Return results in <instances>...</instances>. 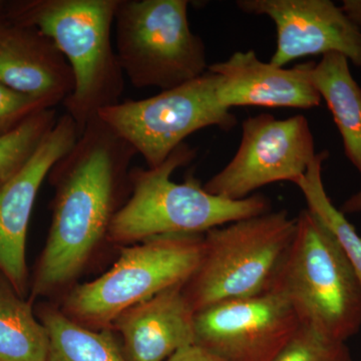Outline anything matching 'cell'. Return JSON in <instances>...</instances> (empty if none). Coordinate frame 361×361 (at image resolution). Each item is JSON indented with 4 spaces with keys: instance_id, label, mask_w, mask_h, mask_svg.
Listing matches in <instances>:
<instances>
[{
    "instance_id": "6da1fadb",
    "label": "cell",
    "mask_w": 361,
    "mask_h": 361,
    "mask_svg": "<svg viewBox=\"0 0 361 361\" xmlns=\"http://www.w3.org/2000/svg\"><path fill=\"white\" fill-rule=\"evenodd\" d=\"M134 147L97 118L51 168L56 189L52 220L33 283V295H49L71 283L97 246L108 238L123 192L130 186Z\"/></svg>"
},
{
    "instance_id": "52a82bcc",
    "label": "cell",
    "mask_w": 361,
    "mask_h": 361,
    "mask_svg": "<svg viewBox=\"0 0 361 361\" xmlns=\"http://www.w3.org/2000/svg\"><path fill=\"white\" fill-rule=\"evenodd\" d=\"M187 0H120L116 52L137 89H174L208 71L206 47L192 32Z\"/></svg>"
},
{
    "instance_id": "603a6c76",
    "label": "cell",
    "mask_w": 361,
    "mask_h": 361,
    "mask_svg": "<svg viewBox=\"0 0 361 361\" xmlns=\"http://www.w3.org/2000/svg\"><path fill=\"white\" fill-rule=\"evenodd\" d=\"M165 361H225L198 343L179 349Z\"/></svg>"
},
{
    "instance_id": "5bb4252c",
    "label": "cell",
    "mask_w": 361,
    "mask_h": 361,
    "mask_svg": "<svg viewBox=\"0 0 361 361\" xmlns=\"http://www.w3.org/2000/svg\"><path fill=\"white\" fill-rule=\"evenodd\" d=\"M0 82L54 109L73 94L70 63L51 37L35 26L0 27Z\"/></svg>"
},
{
    "instance_id": "277c9868",
    "label": "cell",
    "mask_w": 361,
    "mask_h": 361,
    "mask_svg": "<svg viewBox=\"0 0 361 361\" xmlns=\"http://www.w3.org/2000/svg\"><path fill=\"white\" fill-rule=\"evenodd\" d=\"M296 218L271 292L283 297L301 324L346 342L361 329L360 282L334 233L307 209Z\"/></svg>"
},
{
    "instance_id": "7c38bea8",
    "label": "cell",
    "mask_w": 361,
    "mask_h": 361,
    "mask_svg": "<svg viewBox=\"0 0 361 361\" xmlns=\"http://www.w3.org/2000/svg\"><path fill=\"white\" fill-rule=\"evenodd\" d=\"M78 135L68 114L59 116L30 160L0 185V273L20 296L26 287V236L35 199L54 164L73 148Z\"/></svg>"
},
{
    "instance_id": "d4e9b609",
    "label": "cell",
    "mask_w": 361,
    "mask_h": 361,
    "mask_svg": "<svg viewBox=\"0 0 361 361\" xmlns=\"http://www.w3.org/2000/svg\"><path fill=\"white\" fill-rule=\"evenodd\" d=\"M339 210H341L344 215L361 212V188L355 194L349 197L348 200L342 204Z\"/></svg>"
},
{
    "instance_id": "2e32d148",
    "label": "cell",
    "mask_w": 361,
    "mask_h": 361,
    "mask_svg": "<svg viewBox=\"0 0 361 361\" xmlns=\"http://www.w3.org/2000/svg\"><path fill=\"white\" fill-rule=\"evenodd\" d=\"M342 137L344 153L361 175V87L341 54H325L311 73Z\"/></svg>"
},
{
    "instance_id": "e0dca14e",
    "label": "cell",
    "mask_w": 361,
    "mask_h": 361,
    "mask_svg": "<svg viewBox=\"0 0 361 361\" xmlns=\"http://www.w3.org/2000/svg\"><path fill=\"white\" fill-rule=\"evenodd\" d=\"M49 334L32 306L0 279V361H47Z\"/></svg>"
},
{
    "instance_id": "9a60e30c",
    "label": "cell",
    "mask_w": 361,
    "mask_h": 361,
    "mask_svg": "<svg viewBox=\"0 0 361 361\" xmlns=\"http://www.w3.org/2000/svg\"><path fill=\"white\" fill-rule=\"evenodd\" d=\"M195 315L178 285L126 310L111 327L122 336L128 361H165L196 343Z\"/></svg>"
},
{
    "instance_id": "7a4b0ae2",
    "label": "cell",
    "mask_w": 361,
    "mask_h": 361,
    "mask_svg": "<svg viewBox=\"0 0 361 361\" xmlns=\"http://www.w3.org/2000/svg\"><path fill=\"white\" fill-rule=\"evenodd\" d=\"M196 154L183 142L161 165L133 168L129 197L111 221L106 239L127 246L156 237L205 234L271 211L263 195L230 200L209 193L192 175L184 183L174 182L173 173L191 163Z\"/></svg>"
},
{
    "instance_id": "9c48e42d",
    "label": "cell",
    "mask_w": 361,
    "mask_h": 361,
    "mask_svg": "<svg viewBox=\"0 0 361 361\" xmlns=\"http://www.w3.org/2000/svg\"><path fill=\"white\" fill-rule=\"evenodd\" d=\"M314 137L302 115L277 120L270 114L242 123L240 146L232 160L204 184L207 192L242 200L273 183L300 179L315 156Z\"/></svg>"
},
{
    "instance_id": "8fae6325",
    "label": "cell",
    "mask_w": 361,
    "mask_h": 361,
    "mask_svg": "<svg viewBox=\"0 0 361 361\" xmlns=\"http://www.w3.org/2000/svg\"><path fill=\"white\" fill-rule=\"evenodd\" d=\"M243 13L266 16L276 26L270 63L284 68L310 56L341 54L361 68V30L330 0H238Z\"/></svg>"
},
{
    "instance_id": "44dd1931",
    "label": "cell",
    "mask_w": 361,
    "mask_h": 361,
    "mask_svg": "<svg viewBox=\"0 0 361 361\" xmlns=\"http://www.w3.org/2000/svg\"><path fill=\"white\" fill-rule=\"evenodd\" d=\"M273 361H353L345 341L301 324Z\"/></svg>"
},
{
    "instance_id": "3957f363",
    "label": "cell",
    "mask_w": 361,
    "mask_h": 361,
    "mask_svg": "<svg viewBox=\"0 0 361 361\" xmlns=\"http://www.w3.org/2000/svg\"><path fill=\"white\" fill-rule=\"evenodd\" d=\"M120 0H37L21 6L20 23L39 28L58 45L75 77L63 102L80 135L99 111L120 103L125 75L111 42Z\"/></svg>"
},
{
    "instance_id": "7402d4cb",
    "label": "cell",
    "mask_w": 361,
    "mask_h": 361,
    "mask_svg": "<svg viewBox=\"0 0 361 361\" xmlns=\"http://www.w3.org/2000/svg\"><path fill=\"white\" fill-rule=\"evenodd\" d=\"M39 99L9 89L0 82V135L11 132L30 116L47 110Z\"/></svg>"
},
{
    "instance_id": "ba28073f",
    "label": "cell",
    "mask_w": 361,
    "mask_h": 361,
    "mask_svg": "<svg viewBox=\"0 0 361 361\" xmlns=\"http://www.w3.org/2000/svg\"><path fill=\"white\" fill-rule=\"evenodd\" d=\"M217 85V75L207 71L148 99L121 101L99 111V118L134 147L148 168H155L194 133L235 127L236 118L218 99Z\"/></svg>"
},
{
    "instance_id": "ac0fdd59",
    "label": "cell",
    "mask_w": 361,
    "mask_h": 361,
    "mask_svg": "<svg viewBox=\"0 0 361 361\" xmlns=\"http://www.w3.org/2000/svg\"><path fill=\"white\" fill-rule=\"evenodd\" d=\"M42 322L49 334L47 361H128L111 329H87L54 308L44 311Z\"/></svg>"
},
{
    "instance_id": "30bf717a",
    "label": "cell",
    "mask_w": 361,
    "mask_h": 361,
    "mask_svg": "<svg viewBox=\"0 0 361 361\" xmlns=\"http://www.w3.org/2000/svg\"><path fill=\"white\" fill-rule=\"evenodd\" d=\"M300 326L274 292L224 301L195 315L196 343L225 361H273Z\"/></svg>"
},
{
    "instance_id": "cb8c5ba5",
    "label": "cell",
    "mask_w": 361,
    "mask_h": 361,
    "mask_svg": "<svg viewBox=\"0 0 361 361\" xmlns=\"http://www.w3.org/2000/svg\"><path fill=\"white\" fill-rule=\"evenodd\" d=\"M341 8L350 23L361 30V0H344Z\"/></svg>"
},
{
    "instance_id": "8992f818",
    "label": "cell",
    "mask_w": 361,
    "mask_h": 361,
    "mask_svg": "<svg viewBox=\"0 0 361 361\" xmlns=\"http://www.w3.org/2000/svg\"><path fill=\"white\" fill-rule=\"evenodd\" d=\"M203 236L171 235L122 247L110 270L71 289L61 311L87 329H111L126 310L186 283L200 263Z\"/></svg>"
},
{
    "instance_id": "4fadbf2b",
    "label": "cell",
    "mask_w": 361,
    "mask_h": 361,
    "mask_svg": "<svg viewBox=\"0 0 361 361\" xmlns=\"http://www.w3.org/2000/svg\"><path fill=\"white\" fill-rule=\"evenodd\" d=\"M314 65L310 61L280 68L261 61L253 51H246L209 66L208 71L217 75L218 99L228 110L244 106L310 110L322 103L311 78Z\"/></svg>"
},
{
    "instance_id": "ffe728a7",
    "label": "cell",
    "mask_w": 361,
    "mask_h": 361,
    "mask_svg": "<svg viewBox=\"0 0 361 361\" xmlns=\"http://www.w3.org/2000/svg\"><path fill=\"white\" fill-rule=\"evenodd\" d=\"M58 118L56 109H47L0 135V185L25 165L45 135L56 126Z\"/></svg>"
},
{
    "instance_id": "d6986e66",
    "label": "cell",
    "mask_w": 361,
    "mask_h": 361,
    "mask_svg": "<svg viewBox=\"0 0 361 361\" xmlns=\"http://www.w3.org/2000/svg\"><path fill=\"white\" fill-rule=\"evenodd\" d=\"M327 158V151L316 154L305 174L295 185L303 195L307 210L314 214L338 240L361 287V236L327 194L322 179V166Z\"/></svg>"
},
{
    "instance_id": "5b68a950",
    "label": "cell",
    "mask_w": 361,
    "mask_h": 361,
    "mask_svg": "<svg viewBox=\"0 0 361 361\" xmlns=\"http://www.w3.org/2000/svg\"><path fill=\"white\" fill-rule=\"evenodd\" d=\"M296 227L297 218L279 210L206 232L198 268L183 285L195 312L271 292Z\"/></svg>"
}]
</instances>
